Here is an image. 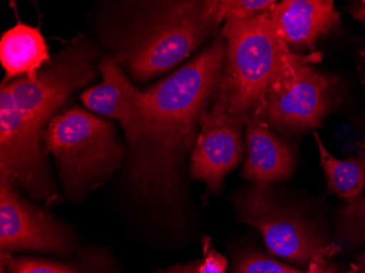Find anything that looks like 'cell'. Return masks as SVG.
Segmentation results:
<instances>
[{
    "instance_id": "21",
    "label": "cell",
    "mask_w": 365,
    "mask_h": 273,
    "mask_svg": "<svg viewBox=\"0 0 365 273\" xmlns=\"http://www.w3.org/2000/svg\"><path fill=\"white\" fill-rule=\"evenodd\" d=\"M155 273H195V262L174 264V266L162 269V270L157 271Z\"/></svg>"
},
{
    "instance_id": "5",
    "label": "cell",
    "mask_w": 365,
    "mask_h": 273,
    "mask_svg": "<svg viewBox=\"0 0 365 273\" xmlns=\"http://www.w3.org/2000/svg\"><path fill=\"white\" fill-rule=\"evenodd\" d=\"M242 223L259 232L264 246L274 257L307 269L328 262L339 250L314 229L300 213L282 202L270 185L252 184L235 199Z\"/></svg>"
},
{
    "instance_id": "17",
    "label": "cell",
    "mask_w": 365,
    "mask_h": 273,
    "mask_svg": "<svg viewBox=\"0 0 365 273\" xmlns=\"http://www.w3.org/2000/svg\"><path fill=\"white\" fill-rule=\"evenodd\" d=\"M274 0H205L207 14L220 26L229 20H248L268 14L276 7Z\"/></svg>"
},
{
    "instance_id": "16",
    "label": "cell",
    "mask_w": 365,
    "mask_h": 273,
    "mask_svg": "<svg viewBox=\"0 0 365 273\" xmlns=\"http://www.w3.org/2000/svg\"><path fill=\"white\" fill-rule=\"evenodd\" d=\"M313 137L319 148L328 190L346 202L358 200L365 187V151L349 159H337L328 151L317 130H313Z\"/></svg>"
},
{
    "instance_id": "8",
    "label": "cell",
    "mask_w": 365,
    "mask_h": 273,
    "mask_svg": "<svg viewBox=\"0 0 365 273\" xmlns=\"http://www.w3.org/2000/svg\"><path fill=\"white\" fill-rule=\"evenodd\" d=\"M321 54L297 56L272 84L266 100V116L270 126L284 133L300 135L321 127L333 108V76L312 66Z\"/></svg>"
},
{
    "instance_id": "3",
    "label": "cell",
    "mask_w": 365,
    "mask_h": 273,
    "mask_svg": "<svg viewBox=\"0 0 365 273\" xmlns=\"http://www.w3.org/2000/svg\"><path fill=\"white\" fill-rule=\"evenodd\" d=\"M222 77L212 108L244 125L256 113H266L274 80L297 58L282 40L268 14L248 20H229Z\"/></svg>"
},
{
    "instance_id": "9",
    "label": "cell",
    "mask_w": 365,
    "mask_h": 273,
    "mask_svg": "<svg viewBox=\"0 0 365 273\" xmlns=\"http://www.w3.org/2000/svg\"><path fill=\"white\" fill-rule=\"evenodd\" d=\"M0 250L71 257L78 252L77 238L68 225L24 199L14 185L0 180Z\"/></svg>"
},
{
    "instance_id": "14",
    "label": "cell",
    "mask_w": 365,
    "mask_h": 273,
    "mask_svg": "<svg viewBox=\"0 0 365 273\" xmlns=\"http://www.w3.org/2000/svg\"><path fill=\"white\" fill-rule=\"evenodd\" d=\"M0 61L6 71L4 81L22 77L34 80L52 56L40 29L18 22L1 36Z\"/></svg>"
},
{
    "instance_id": "15",
    "label": "cell",
    "mask_w": 365,
    "mask_h": 273,
    "mask_svg": "<svg viewBox=\"0 0 365 273\" xmlns=\"http://www.w3.org/2000/svg\"><path fill=\"white\" fill-rule=\"evenodd\" d=\"M0 264L7 273H118L112 258L98 248L78 252V256L67 262L1 252Z\"/></svg>"
},
{
    "instance_id": "7",
    "label": "cell",
    "mask_w": 365,
    "mask_h": 273,
    "mask_svg": "<svg viewBox=\"0 0 365 273\" xmlns=\"http://www.w3.org/2000/svg\"><path fill=\"white\" fill-rule=\"evenodd\" d=\"M43 129L16 110L5 84L0 90V180L20 187L45 206L63 202L42 148Z\"/></svg>"
},
{
    "instance_id": "25",
    "label": "cell",
    "mask_w": 365,
    "mask_h": 273,
    "mask_svg": "<svg viewBox=\"0 0 365 273\" xmlns=\"http://www.w3.org/2000/svg\"><path fill=\"white\" fill-rule=\"evenodd\" d=\"M0 273H7V270H6L5 266L1 264H0Z\"/></svg>"
},
{
    "instance_id": "10",
    "label": "cell",
    "mask_w": 365,
    "mask_h": 273,
    "mask_svg": "<svg viewBox=\"0 0 365 273\" xmlns=\"http://www.w3.org/2000/svg\"><path fill=\"white\" fill-rule=\"evenodd\" d=\"M245 125L211 108L200 117L199 133L190 155V173L206 185V196L220 192L225 176L244 157Z\"/></svg>"
},
{
    "instance_id": "12",
    "label": "cell",
    "mask_w": 365,
    "mask_h": 273,
    "mask_svg": "<svg viewBox=\"0 0 365 273\" xmlns=\"http://www.w3.org/2000/svg\"><path fill=\"white\" fill-rule=\"evenodd\" d=\"M247 158L242 176L252 184L270 185L292 178L297 168V153L280 135L270 128L266 113H256L245 124Z\"/></svg>"
},
{
    "instance_id": "23",
    "label": "cell",
    "mask_w": 365,
    "mask_h": 273,
    "mask_svg": "<svg viewBox=\"0 0 365 273\" xmlns=\"http://www.w3.org/2000/svg\"><path fill=\"white\" fill-rule=\"evenodd\" d=\"M352 273H365V250L359 254L356 262L351 266Z\"/></svg>"
},
{
    "instance_id": "2",
    "label": "cell",
    "mask_w": 365,
    "mask_h": 273,
    "mask_svg": "<svg viewBox=\"0 0 365 273\" xmlns=\"http://www.w3.org/2000/svg\"><path fill=\"white\" fill-rule=\"evenodd\" d=\"M205 1H127L113 5L98 21V36L133 79L171 71L219 30Z\"/></svg>"
},
{
    "instance_id": "11",
    "label": "cell",
    "mask_w": 365,
    "mask_h": 273,
    "mask_svg": "<svg viewBox=\"0 0 365 273\" xmlns=\"http://www.w3.org/2000/svg\"><path fill=\"white\" fill-rule=\"evenodd\" d=\"M100 73L101 83L81 94L82 103L96 114L118 120L124 128L128 145H131L143 131V91L129 81L113 57L101 59Z\"/></svg>"
},
{
    "instance_id": "22",
    "label": "cell",
    "mask_w": 365,
    "mask_h": 273,
    "mask_svg": "<svg viewBox=\"0 0 365 273\" xmlns=\"http://www.w3.org/2000/svg\"><path fill=\"white\" fill-rule=\"evenodd\" d=\"M350 14L354 16V19L365 24V0L354 3L350 8Z\"/></svg>"
},
{
    "instance_id": "18",
    "label": "cell",
    "mask_w": 365,
    "mask_h": 273,
    "mask_svg": "<svg viewBox=\"0 0 365 273\" xmlns=\"http://www.w3.org/2000/svg\"><path fill=\"white\" fill-rule=\"evenodd\" d=\"M328 262H317L307 269L289 266L256 249L246 250L235 260L230 273H325Z\"/></svg>"
},
{
    "instance_id": "1",
    "label": "cell",
    "mask_w": 365,
    "mask_h": 273,
    "mask_svg": "<svg viewBox=\"0 0 365 273\" xmlns=\"http://www.w3.org/2000/svg\"><path fill=\"white\" fill-rule=\"evenodd\" d=\"M225 41L215 38L198 56L143 91V131L129 145L127 177L141 199L175 206L185 196V163L200 117L218 93Z\"/></svg>"
},
{
    "instance_id": "19",
    "label": "cell",
    "mask_w": 365,
    "mask_h": 273,
    "mask_svg": "<svg viewBox=\"0 0 365 273\" xmlns=\"http://www.w3.org/2000/svg\"><path fill=\"white\" fill-rule=\"evenodd\" d=\"M340 234L350 245L365 244V195L348 203L340 215Z\"/></svg>"
},
{
    "instance_id": "4",
    "label": "cell",
    "mask_w": 365,
    "mask_h": 273,
    "mask_svg": "<svg viewBox=\"0 0 365 273\" xmlns=\"http://www.w3.org/2000/svg\"><path fill=\"white\" fill-rule=\"evenodd\" d=\"M45 151L58 170L63 198L81 202L120 168L124 149L114 127L80 108L51 119L44 133Z\"/></svg>"
},
{
    "instance_id": "13",
    "label": "cell",
    "mask_w": 365,
    "mask_h": 273,
    "mask_svg": "<svg viewBox=\"0 0 365 273\" xmlns=\"http://www.w3.org/2000/svg\"><path fill=\"white\" fill-rule=\"evenodd\" d=\"M269 16L292 51H313L321 38L340 24V14L331 0H284L277 4Z\"/></svg>"
},
{
    "instance_id": "20",
    "label": "cell",
    "mask_w": 365,
    "mask_h": 273,
    "mask_svg": "<svg viewBox=\"0 0 365 273\" xmlns=\"http://www.w3.org/2000/svg\"><path fill=\"white\" fill-rule=\"evenodd\" d=\"M227 260L220 252L215 249L211 238L202 237V254L195 260V273H227Z\"/></svg>"
},
{
    "instance_id": "6",
    "label": "cell",
    "mask_w": 365,
    "mask_h": 273,
    "mask_svg": "<svg viewBox=\"0 0 365 273\" xmlns=\"http://www.w3.org/2000/svg\"><path fill=\"white\" fill-rule=\"evenodd\" d=\"M101 59L98 48L85 36H77L66 43L36 79L22 77L3 84L16 110L44 130L71 93L96 77Z\"/></svg>"
},
{
    "instance_id": "24",
    "label": "cell",
    "mask_w": 365,
    "mask_h": 273,
    "mask_svg": "<svg viewBox=\"0 0 365 273\" xmlns=\"http://www.w3.org/2000/svg\"><path fill=\"white\" fill-rule=\"evenodd\" d=\"M325 273H352V271L350 270L349 272H341V271L338 270V269L336 268V267L327 264H326Z\"/></svg>"
}]
</instances>
